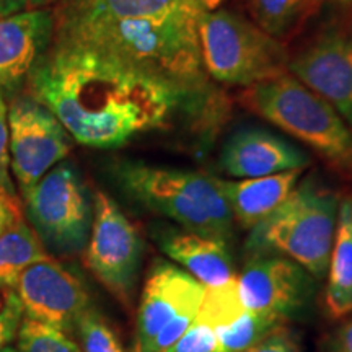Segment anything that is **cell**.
Instances as JSON below:
<instances>
[{
	"label": "cell",
	"mask_w": 352,
	"mask_h": 352,
	"mask_svg": "<svg viewBox=\"0 0 352 352\" xmlns=\"http://www.w3.org/2000/svg\"><path fill=\"white\" fill-rule=\"evenodd\" d=\"M210 90H189L65 43H51L28 77L30 96L54 114L72 140L94 148L122 147L140 134L170 129L182 116L214 132L219 104Z\"/></svg>",
	"instance_id": "6da1fadb"
},
{
	"label": "cell",
	"mask_w": 352,
	"mask_h": 352,
	"mask_svg": "<svg viewBox=\"0 0 352 352\" xmlns=\"http://www.w3.org/2000/svg\"><path fill=\"white\" fill-rule=\"evenodd\" d=\"M202 13L183 10L142 19L54 21L52 43L103 52L189 90H210L197 32Z\"/></svg>",
	"instance_id": "7a4b0ae2"
},
{
	"label": "cell",
	"mask_w": 352,
	"mask_h": 352,
	"mask_svg": "<svg viewBox=\"0 0 352 352\" xmlns=\"http://www.w3.org/2000/svg\"><path fill=\"white\" fill-rule=\"evenodd\" d=\"M113 170L120 186L145 209L165 215L183 230L232 239L233 217L215 176L134 160L120 162Z\"/></svg>",
	"instance_id": "3957f363"
},
{
	"label": "cell",
	"mask_w": 352,
	"mask_h": 352,
	"mask_svg": "<svg viewBox=\"0 0 352 352\" xmlns=\"http://www.w3.org/2000/svg\"><path fill=\"white\" fill-rule=\"evenodd\" d=\"M245 108L308 145L333 168L352 175V127L327 100L285 72L246 87Z\"/></svg>",
	"instance_id": "277c9868"
},
{
	"label": "cell",
	"mask_w": 352,
	"mask_h": 352,
	"mask_svg": "<svg viewBox=\"0 0 352 352\" xmlns=\"http://www.w3.org/2000/svg\"><path fill=\"white\" fill-rule=\"evenodd\" d=\"M340 201L314 179L297 184L283 204L252 228L246 252L280 254L323 279L329 266Z\"/></svg>",
	"instance_id": "5b68a950"
},
{
	"label": "cell",
	"mask_w": 352,
	"mask_h": 352,
	"mask_svg": "<svg viewBox=\"0 0 352 352\" xmlns=\"http://www.w3.org/2000/svg\"><path fill=\"white\" fill-rule=\"evenodd\" d=\"M202 64L215 82L252 87L289 72L290 57L279 39L230 10H208L197 23Z\"/></svg>",
	"instance_id": "8992f818"
},
{
	"label": "cell",
	"mask_w": 352,
	"mask_h": 352,
	"mask_svg": "<svg viewBox=\"0 0 352 352\" xmlns=\"http://www.w3.org/2000/svg\"><path fill=\"white\" fill-rule=\"evenodd\" d=\"M30 226L44 246L59 254L85 248L91 228V206L72 165L57 164L23 195Z\"/></svg>",
	"instance_id": "52a82bcc"
},
{
	"label": "cell",
	"mask_w": 352,
	"mask_h": 352,
	"mask_svg": "<svg viewBox=\"0 0 352 352\" xmlns=\"http://www.w3.org/2000/svg\"><path fill=\"white\" fill-rule=\"evenodd\" d=\"M144 243L134 223L111 196L96 191L94 220L83 263L96 280L124 307L131 305Z\"/></svg>",
	"instance_id": "ba28073f"
},
{
	"label": "cell",
	"mask_w": 352,
	"mask_h": 352,
	"mask_svg": "<svg viewBox=\"0 0 352 352\" xmlns=\"http://www.w3.org/2000/svg\"><path fill=\"white\" fill-rule=\"evenodd\" d=\"M10 170L21 195L72 151V138L60 121L33 96H19L8 104Z\"/></svg>",
	"instance_id": "9c48e42d"
},
{
	"label": "cell",
	"mask_w": 352,
	"mask_h": 352,
	"mask_svg": "<svg viewBox=\"0 0 352 352\" xmlns=\"http://www.w3.org/2000/svg\"><path fill=\"white\" fill-rule=\"evenodd\" d=\"M13 292L26 318L65 334L76 333L78 318L91 307L90 294L80 277L51 256L26 267Z\"/></svg>",
	"instance_id": "30bf717a"
},
{
	"label": "cell",
	"mask_w": 352,
	"mask_h": 352,
	"mask_svg": "<svg viewBox=\"0 0 352 352\" xmlns=\"http://www.w3.org/2000/svg\"><path fill=\"white\" fill-rule=\"evenodd\" d=\"M246 310L287 320L300 314L314 292V279L300 264L280 254H254L236 277Z\"/></svg>",
	"instance_id": "8fae6325"
},
{
	"label": "cell",
	"mask_w": 352,
	"mask_h": 352,
	"mask_svg": "<svg viewBox=\"0 0 352 352\" xmlns=\"http://www.w3.org/2000/svg\"><path fill=\"white\" fill-rule=\"evenodd\" d=\"M289 72L352 127V36L327 30L289 60Z\"/></svg>",
	"instance_id": "7c38bea8"
},
{
	"label": "cell",
	"mask_w": 352,
	"mask_h": 352,
	"mask_svg": "<svg viewBox=\"0 0 352 352\" xmlns=\"http://www.w3.org/2000/svg\"><path fill=\"white\" fill-rule=\"evenodd\" d=\"M206 287L175 264L152 267L140 296L135 318L134 352H145L153 338L186 308H199Z\"/></svg>",
	"instance_id": "4fadbf2b"
},
{
	"label": "cell",
	"mask_w": 352,
	"mask_h": 352,
	"mask_svg": "<svg viewBox=\"0 0 352 352\" xmlns=\"http://www.w3.org/2000/svg\"><path fill=\"white\" fill-rule=\"evenodd\" d=\"M54 15L50 8L0 16V95L19 88L50 50Z\"/></svg>",
	"instance_id": "5bb4252c"
},
{
	"label": "cell",
	"mask_w": 352,
	"mask_h": 352,
	"mask_svg": "<svg viewBox=\"0 0 352 352\" xmlns=\"http://www.w3.org/2000/svg\"><path fill=\"white\" fill-rule=\"evenodd\" d=\"M310 158L287 140L258 127H243L227 139L220 166L235 178H261L289 170H305Z\"/></svg>",
	"instance_id": "9a60e30c"
},
{
	"label": "cell",
	"mask_w": 352,
	"mask_h": 352,
	"mask_svg": "<svg viewBox=\"0 0 352 352\" xmlns=\"http://www.w3.org/2000/svg\"><path fill=\"white\" fill-rule=\"evenodd\" d=\"M303 170H289L261 178L228 182L217 178V184L230 208L233 222L252 230L270 217L296 189Z\"/></svg>",
	"instance_id": "2e32d148"
},
{
	"label": "cell",
	"mask_w": 352,
	"mask_h": 352,
	"mask_svg": "<svg viewBox=\"0 0 352 352\" xmlns=\"http://www.w3.org/2000/svg\"><path fill=\"white\" fill-rule=\"evenodd\" d=\"M160 246L206 289L219 287L235 277L226 240L173 228L162 233Z\"/></svg>",
	"instance_id": "e0dca14e"
},
{
	"label": "cell",
	"mask_w": 352,
	"mask_h": 352,
	"mask_svg": "<svg viewBox=\"0 0 352 352\" xmlns=\"http://www.w3.org/2000/svg\"><path fill=\"white\" fill-rule=\"evenodd\" d=\"M220 0H59L52 12L54 21L142 19L191 10H214Z\"/></svg>",
	"instance_id": "ac0fdd59"
},
{
	"label": "cell",
	"mask_w": 352,
	"mask_h": 352,
	"mask_svg": "<svg viewBox=\"0 0 352 352\" xmlns=\"http://www.w3.org/2000/svg\"><path fill=\"white\" fill-rule=\"evenodd\" d=\"M324 305L333 320L352 314V199L344 197L338 208L336 232L329 258Z\"/></svg>",
	"instance_id": "d6986e66"
},
{
	"label": "cell",
	"mask_w": 352,
	"mask_h": 352,
	"mask_svg": "<svg viewBox=\"0 0 352 352\" xmlns=\"http://www.w3.org/2000/svg\"><path fill=\"white\" fill-rule=\"evenodd\" d=\"M46 258L50 254L36 232L25 219L20 220L0 236V289H15L21 272Z\"/></svg>",
	"instance_id": "ffe728a7"
},
{
	"label": "cell",
	"mask_w": 352,
	"mask_h": 352,
	"mask_svg": "<svg viewBox=\"0 0 352 352\" xmlns=\"http://www.w3.org/2000/svg\"><path fill=\"white\" fill-rule=\"evenodd\" d=\"M254 23L274 38L289 36L323 0H245Z\"/></svg>",
	"instance_id": "44dd1931"
},
{
	"label": "cell",
	"mask_w": 352,
	"mask_h": 352,
	"mask_svg": "<svg viewBox=\"0 0 352 352\" xmlns=\"http://www.w3.org/2000/svg\"><path fill=\"white\" fill-rule=\"evenodd\" d=\"M285 321L276 316L246 310L232 323L220 327L215 331L220 352H243L264 340L274 329L284 327Z\"/></svg>",
	"instance_id": "7402d4cb"
},
{
	"label": "cell",
	"mask_w": 352,
	"mask_h": 352,
	"mask_svg": "<svg viewBox=\"0 0 352 352\" xmlns=\"http://www.w3.org/2000/svg\"><path fill=\"white\" fill-rule=\"evenodd\" d=\"M243 311L245 307L239 296L236 277H233L227 284L206 289L204 298H202L195 321L208 324L212 329H217L232 323Z\"/></svg>",
	"instance_id": "603a6c76"
},
{
	"label": "cell",
	"mask_w": 352,
	"mask_h": 352,
	"mask_svg": "<svg viewBox=\"0 0 352 352\" xmlns=\"http://www.w3.org/2000/svg\"><path fill=\"white\" fill-rule=\"evenodd\" d=\"M19 352H82L69 334L23 316L16 334Z\"/></svg>",
	"instance_id": "cb8c5ba5"
},
{
	"label": "cell",
	"mask_w": 352,
	"mask_h": 352,
	"mask_svg": "<svg viewBox=\"0 0 352 352\" xmlns=\"http://www.w3.org/2000/svg\"><path fill=\"white\" fill-rule=\"evenodd\" d=\"M76 333L82 352H127L108 320L94 307L78 318Z\"/></svg>",
	"instance_id": "d4e9b609"
},
{
	"label": "cell",
	"mask_w": 352,
	"mask_h": 352,
	"mask_svg": "<svg viewBox=\"0 0 352 352\" xmlns=\"http://www.w3.org/2000/svg\"><path fill=\"white\" fill-rule=\"evenodd\" d=\"M3 305L0 308V351L10 346L16 340L21 320H23V307L13 290H3Z\"/></svg>",
	"instance_id": "484cf974"
},
{
	"label": "cell",
	"mask_w": 352,
	"mask_h": 352,
	"mask_svg": "<svg viewBox=\"0 0 352 352\" xmlns=\"http://www.w3.org/2000/svg\"><path fill=\"white\" fill-rule=\"evenodd\" d=\"M166 352H220L215 331L204 323H195Z\"/></svg>",
	"instance_id": "4316f807"
},
{
	"label": "cell",
	"mask_w": 352,
	"mask_h": 352,
	"mask_svg": "<svg viewBox=\"0 0 352 352\" xmlns=\"http://www.w3.org/2000/svg\"><path fill=\"white\" fill-rule=\"evenodd\" d=\"M10 134H8V104L3 95H0V189L10 196H16L15 183L10 173Z\"/></svg>",
	"instance_id": "83f0119b"
},
{
	"label": "cell",
	"mask_w": 352,
	"mask_h": 352,
	"mask_svg": "<svg viewBox=\"0 0 352 352\" xmlns=\"http://www.w3.org/2000/svg\"><path fill=\"white\" fill-rule=\"evenodd\" d=\"M243 352H302V349L289 329L280 327Z\"/></svg>",
	"instance_id": "f1b7e54d"
},
{
	"label": "cell",
	"mask_w": 352,
	"mask_h": 352,
	"mask_svg": "<svg viewBox=\"0 0 352 352\" xmlns=\"http://www.w3.org/2000/svg\"><path fill=\"white\" fill-rule=\"evenodd\" d=\"M23 219L19 197L10 196L3 189H0V236Z\"/></svg>",
	"instance_id": "f546056e"
},
{
	"label": "cell",
	"mask_w": 352,
	"mask_h": 352,
	"mask_svg": "<svg viewBox=\"0 0 352 352\" xmlns=\"http://www.w3.org/2000/svg\"><path fill=\"white\" fill-rule=\"evenodd\" d=\"M54 2H59V0H0V16L43 10Z\"/></svg>",
	"instance_id": "4dcf8cb0"
},
{
	"label": "cell",
	"mask_w": 352,
	"mask_h": 352,
	"mask_svg": "<svg viewBox=\"0 0 352 352\" xmlns=\"http://www.w3.org/2000/svg\"><path fill=\"white\" fill-rule=\"evenodd\" d=\"M324 352H352V318L344 321L328 338Z\"/></svg>",
	"instance_id": "1f68e13d"
},
{
	"label": "cell",
	"mask_w": 352,
	"mask_h": 352,
	"mask_svg": "<svg viewBox=\"0 0 352 352\" xmlns=\"http://www.w3.org/2000/svg\"><path fill=\"white\" fill-rule=\"evenodd\" d=\"M0 352H19V349H16V347H13L12 344L10 346H7V347H3L2 351Z\"/></svg>",
	"instance_id": "d6a6232c"
},
{
	"label": "cell",
	"mask_w": 352,
	"mask_h": 352,
	"mask_svg": "<svg viewBox=\"0 0 352 352\" xmlns=\"http://www.w3.org/2000/svg\"><path fill=\"white\" fill-rule=\"evenodd\" d=\"M338 3H341V6L344 7H352V0H336Z\"/></svg>",
	"instance_id": "836d02e7"
},
{
	"label": "cell",
	"mask_w": 352,
	"mask_h": 352,
	"mask_svg": "<svg viewBox=\"0 0 352 352\" xmlns=\"http://www.w3.org/2000/svg\"><path fill=\"white\" fill-rule=\"evenodd\" d=\"M2 305H3V297H2V294H0V308H2Z\"/></svg>",
	"instance_id": "e575fe53"
}]
</instances>
